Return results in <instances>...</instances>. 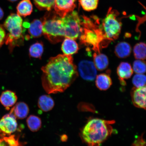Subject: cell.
Here are the masks:
<instances>
[{"label": "cell", "mask_w": 146, "mask_h": 146, "mask_svg": "<svg viewBox=\"0 0 146 146\" xmlns=\"http://www.w3.org/2000/svg\"><path fill=\"white\" fill-rule=\"evenodd\" d=\"M17 100L15 93L11 91H4L0 96V102L7 110L15 105Z\"/></svg>", "instance_id": "4fadbf2b"}, {"label": "cell", "mask_w": 146, "mask_h": 146, "mask_svg": "<svg viewBox=\"0 0 146 146\" xmlns=\"http://www.w3.org/2000/svg\"><path fill=\"white\" fill-rule=\"evenodd\" d=\"M41 70L42 85L49 94L63 92L78 75L72 56L64 54L51 58Z\"/></svg>", "instance_id": "6da1fadb"}, {"label": "cell", "mask_w": 146, "mask_h": 146, "mask_svg": "<svg viewBox=\"0 0 146 146\" xmlns=\"http://www.w3.org/2000/svg\"><path fill=\"white\" fill-rule=\"evenodd\" d=\"M18 123L14 115L10 112L5 115L0 120V136L1 137L10 135L16 132Z\"/></svg>", "instance_id": "ba28073f"}, {"label": "cell", "mask_w": 146, "mask_h": 146, "mask_svg": "<svg viewBox=\"0 0 146 146\" xmlns=\"http://www.w3.org/2000/svg\"><path fill=\"white\" fill-rule=\"evenodd\" d=\"M76 0H55L54 8L55 12L60 17H63L74 10Z\"/></svg>", "instance_id": "30bf717a"}, {"label": "cell", "mask_w": 146, "mask_h": 146, "mask_svg": "<svg viewBox=\"0 0 146 146\" xmlns=\"http://www.w3.org/2000/svg\"><path fill=\"white\" fill-rule=\"evenodd\" d=\"M2 137L7 146H23V143L19 141V138L16 137L15 135Z\"/></svg>", "instance_id": "4316f807"}, {"label": "cell", "mask_w": 146, "mask_h": 146, "mask_svg": "<svg viewBox=\"0 0 146 146\" xmlns=\"http://www.w3.org/2000/svg\"><path fill=\"white\" fill-rule=\"evenodd\" d=\"M16 9L18 15L25 17L31 14L33 7L30 0H22L18 5Z\"/></svg>", "instance_id": "ac0fdd59"}, {"label": "cell", "mask_w": 146, "mask_h": 146, "mask_svg": "<svg viewBox=\"0 0 146 146\" xmlns=\"http://www.w3.org/2000/svg\"><path fill=\"white\" fill-rule=\"evenodd\" d=\"M3 16H4V13L2 9L0 7V20L2 19Z\"/></svg>", "instance_id": "836d02e7"}, {"label": "cell", "mask_w": 146, "mask_h": 146, "mask_svg": "<svg viewBox=\"0 0 146 146\" xmlns=\"http://www.w3.org/2000/svg\"><path fill=\"white\" fill-rule=\"evenodd\" d=\"M35 4L40 10L50 11L54 8L55 0H33Z\"/></svg>", "instance_id": "d4e9b609"}, {"label": "cell", "mask_w": 146, "mask_h": 146, "mask_svg": "<svg viewBox=\"0 0 146 146\" xmlns=\"http://www.w3.org/2000/svg\"><path fill=\"white\" fill-rule=\"evenodd\" d=\"M99 0H80L82 8L85 11H90L97 8Z\"/></svg>", "instance_id": "484cf974"}, {"label": "cell", "mask_w": 146, "mask_h": 146, "mask_svg": "<svg viewBox=\"0 0 146 146\" xmlns=\"http://www.w3.org/2000/svg\"><path fill=\"white\" fill-rule=\"evenodd\" d=\"M5 33L4 29L0 25V47L1 46L5 41Z\"/></svg>", "instance_id": "4dcf8cb0"}, {"label": "cell", "mask_w": 146, "mask_h": 146, "mask_svg": "<svg viewBox=\"0 0 146 146\" xmlns=\"http://www.w3.org/2000/svg\"><path fill=\"white\" fill-rule=\"evenodd\" d=\"M43 43L41 42H37L31 46L29 49V54L31 57L40 58L43 52Z\"/></svg>", "instance_id": "cb8c5ba5"}, {"label": "cell", "mask_w": 146, "mask_h": 146, "mask_svg": "<svg viewBox=\"0 0 146 146\" xmlns=\"http://www.w3.org/2000/svg\"><path fill=\"white\" fill-rule=\"evenodd\" d=\"M0 146H7L2 138H0Z\"/></svg>", "instance_id": "d6a6232c"}, {"label": "cell", "mask_w": 146, "mask_h": 146, "mask_svg": "<svg viewBox=\"0 0 146 146\" xmlns=\"http://www.w3.org/2000/svg\"><path fill=\"white\" fill-rule=\"evenodd\" d=\"M118 15L117 11L110 9L101 24L98 25L106 44L117 39L121 32L122 23L118 18Z\"/></svg>", "instance_id": "8992f818"}, {"label": "cell", "mask_w": 146, "mask_h": 146, "mask_svg": "<svg viewBox=\"0 0 146 146\" xmlns=\"http://www.w3.org/2000/svg\"><path fill=\"white\" fill-rule=\"evenodd\" d=\"M78 46L77 43L74 39L65 38L62 45V50L63 53L67 55L76 53L78 50Z\"/></svg>", "instance_id": "9a60e30c"}, {"label": "cell", "mask_w": 146, "mask_h": 146, "mask_svg": "<svg viewBox=\"0 0 146 146\" xmlns=\"http://www.w3.org/2000/svg\"><path fill=\"white\" fill-rule=\"evenodd\" d=\"M131 146H146L145 141L143 138V135L138 137Z\"/></svg>", "instance_id": "f546056e"}, {"label": "cell", "mask_w": 146, "mask_h": 146, "mask_svg": "<svg viewBox=\"0 0 146 146\" xmlns=\"http://www.w3.org/2000/svg\"><path fill=\"white\" fill-rule=\"evenodd\" d=\"M8 1L11 2H13L17 1V0H8Z\"/></svg>", "instance_id": "e575fe53"}, {"label": "cell", "mask_w": 146, "mask_h": 146, "mask_svg": "<svg viewBox=\"0 0 146 146\" xmlns=\"http://www.w3.org/2000/svg\"><path fill=\"white\" fill-rule=\"evenodd\" d=\"M29 33L33 38L40 37L43 33L42 21L39 19L34 20L30 24L29 27Z\"/></svg>", "instance_id": "44dd1931"}, {"label": "cell", "mask_w": 146, "mask_h": 146, "mask_svg": "<svg viewBox=\"0 0 146 146\" xmlns=\"http://www.w3.org/2000/svg\"><path fill=\"white\" fill-rule=\"evenodd\" d=\"M114 120L95 118L89 120L83 129L80 136L88 146H100L113 132Z\"/></svg>", "instance_id": "7a4b0ae2"}, {"label": "cell", "mask_w": 146, "mask_h": 146, "mask_svg": "<svg viewBox=\"0 0 146 146\" xmlns=\"http://www.w3.org/2000/svg\"><path fill=\"white\" fill-rule=\"evenodd\" d=\"M133 85L136 88L145 86L146 76L143 74H137L134 76L132 80Z\"/></svg>", "instance_id": "f1b7e54d"}, {"label": "cell", "mask_w": 146, "mask_h": 146, "mask_svg": "<svg viewBox=\"0 0 146 146\" xmlns=\"http://www.w3.org/2000/svg\"><path fill=\"white\" fill-rule=\"evenodd\" d=\"M38 105L41 111L44 112H48L54 108V102L50 96L44 95L40 96L38 99Z\"/></svg>", "instance_id": "2e32d148"}, {"label": "cell", "mask_w": 146, "mask_h": 146, "mask_svg": "<svg viewBox=\"0 0 146 146\" xmlns=\"http://www.w3.org/2000/svg\"><path fill=\"white\" fill-rule=\"evenodd\" d=\"M26 121L27 127L33 132H37L42 127L40 118L35 115H31L27 117Z\"/></svg>", "instance_id": "7402d4cb"}, {"label": "cell", "mask_w": 146, "mask_h": 146, "mask_svg": "<svg viewBox=\"0 0 146 146\" xmlns=\"http://www.w3.org/2000/svg\"><path fill=\"white\" fill-rule=\"evenodd\" d=\"M133 52L135 59L145 60L146 59V45L143 42L137 44L133 49Z\"/></svg>", "instance_id": "603a6c76"}, {"label": "cell", "mask_w": 146, "mask_h": 146, "mask_svg": "<svg viewBox=\"0 0 146 146\" xmlns=\"http://www.w3.org/2000/svg\"><path fill=\"white\" fill-rule=\"evenodd\" d=\"M117 74L122 85L125 86V80L131 77L133 74V70L130 64L127 62L120 63L117 68Z\"/></svg>", "instance_id": "7c38bea8"}, {"label": "cell", "mask_w": 146, "mask_h": 146, "mask_svg": "<svg viewBox=\"0 0 146 146\" xmlns=\"http://www.w3.org/2000/svg\"><path fill=\"white\" fill-rule=\"evenodd\" d=\"M29 108L27 104L23 102H19L16 104L11 109L12 113L18 119H23L26 118L29 113Z\"/></svg>", "instance_id": "5bb4252c"}, {"label": "cell", "mask_w": 146, "mask_h": 146, "mask_svg": "<svg viewBox=\"0 0 146 146\" xmlns=\"http://www.w3.org/2000/svg\"><path fill=\"white\" fill-rule=\"evenodd\" d=\"M94 64L98 70H105L108 66L109 60L106 55L100 53L95 52L94 54Z\"/></svg>", "instance_id": "ffe728a7"}, {"label": "cell", "mask_w": 146, "mask_h": 146, "mask_svg": "<svg viewBox=\"0 0 146 146\" xmlns=\"http://www.w3.org/2000/svg\"><path fill=\"white\" fill-rule=\"evenodd\" d=\"M78 71L81 77L84 80L92 81L96 76V68L92 62L83 60L78 64Z\"/></svg>", "instance_id": "9c48e42d"}, {"label": "cell", "mask_w": 146, "mask_h": 146, "mask_svg": "<svg viewBox=\"0 0 146 146\" xmlns=\"http://www.w3.org/2000/svg\"><path fill=\"white\" fill-rule=\"evenodd\" d=\"M42 21L43 33L51 43H58L64 39L62 17L55 12L46 14Z\"/></svg>", "instance_id": "3957f363"}, {"label": "cell", "mask_w": 146, "mask_h": 146, "mask_svg": "<svg viewBox=\"0 0 146 146\" xmlns=\"http://www.w3.org/2000/svg\"><path fill=\"white\" fill-rule=\"evenodd\" d=\"M62 20L65 38L77 39L83 30L81 20L78 12L73 11L62 17Z\"/></svg>", "instance_id": "52a82bcc"}, {"label": "cell", "mask_w": 146, "mask_h": 146, "mask_svg": "<svg viewBox=\"0 0 146 146\" xmlns=\"http://www.w3.org/2000/svg\"><path fill=\"white\" fill-rule=\"evenodd\" d=\"M146 86L140 87H134L131 92L133 104L138 108H146Z\"/></svg>", "instance_id": "8fae6325"}, {"label": "cell", "mask_w": 146, "mask_h": 146, "mask_svg": "<svg viewBox=\"0 0 146 146\" xmlns=\"http://www.w3.org/2000/svg\"><path fill=\"white\" fill-rule=\"evenodd\" d=\"M61 139L63 142L66 141L67 139V137L66 135H63L61 136Z\"/></svg>", "instance_id": "1f68e13d"}, {"label": "cell", "mask_w": 146, "mask_h": 146, "mask_svg": "<svg viewBox=\"0 0 146 146\" xmlns=\"http://www.w3.org/2000/svg\"><path fill=\"white\" fill-rule=\"evenodd\" d=\"M83 30L80 35L81 43L92 46L96 53L100 52V47H105L106 44L103 34L98 26L88 19L82 22Z\"/></svg>", "instance_id": "277c9868"}, {"label": "cell", "mask_w": 146, "mask_h": 146, "mask_svg": "<svg viewBox=\"0 0 146 146\" xmlns=\"http://www.w3.org/2000/svg\"><path fill=\"white\" fill-rule=\"evenodd\" d=\"M131 47L129 43L125 42L118 43L115 48L114 52L116 56L120 58H125L129 56L131 53Z\"/></svg>", "instance_id": "e0dca14e"}, {"label": "cell", "mask_w": 146, "mask_h": 146, "mask_svg": "<svg viewBox=\"0 0 146 146\" xmlns=\"http://www.w3.org/2000/svg\"><path fill=\"white\" fill-rule=\"evenodd\" d=\"M4 27L9 33L5 36V42L11 51L23 42V19L17 14H11L5 20Z\"/></svg>", "instance_id": "5b68a950"}, {"label": "cell", "mask_w": 146, "mask_h": 146, "mask_svg": "<svg viewBox=\"0 0 146 146\" xmlns=\"http://www.w3.org/2000/svg\"><path fill=\"white\" fill-rule=\"evenodd\" d=\"M133 71L137 74H143L146 71L145 62L143 60H137L133 63Z\"/></svg>", "instance_id": "83f0119b"}, {"label": "cell", "mask_w": 146, "mask_h": 146, "mask_svg": "<svg viewBox=\"0 0 146 146\" xmlns=\"http://www.w3.org/2000/svg\"><path fill=\"white\" fill-rule=\"evenodd\" d=\"M96 87L100 90H106L112 85V81L108 75L100 74L96 76Z\"/></svg>", "instance_id": "d6986e66"}]
</instances>
